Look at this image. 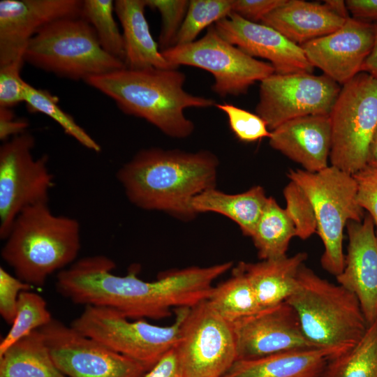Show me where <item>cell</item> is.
Here are the masks:
<instances>
[{"mask_svg": "<svg viewBox=\"0 0 377 377\" xmlns=\"http://www.w3.org/2000/svg\"><path fill=\"white\" fill-rule=\"evenodd\" d=\"M232 262L209 267H188L160 275L154 281L112 271L114 262L104 255L86 256L57 273L56 287L77 304L113 309L129 319L168 318L172 307L191 308L207 300L214 281L228 271Z\"/></svg>", "mask_w": 377, "mask_h": 377, "instance_id": "1", "label": "cell"}, {"mask_svg": "<svg viewBox=\"0 0 377 377\" xmlns=\"http://www.w3.org/2000/svg\"><path fill=\"white\" fill-rule=\"evenodd\" d=\"M218 166L216 156L207 150L152 147L138 151L119 170L117 177L138 207L188 220L196 215L192 199L215 188Z\"/></svg>", "mask_w": 377, "mask_h": 377, "instance_id": "2", "label": "cell"}, {"mask_svg": "<svg viewBox=\"0 0 377 377\" xmlns=\"http://www.w3.org/2000/svg\"><path fill=\"white\" fill-rule=\"evenodd\" d=\"M185 81V74L177 68H124L84 82L111 98L124 113L146 120L169 137L185 138L195 126L184 110L216 104L212 98L186 91Z\"/></svg>", "mask_w": 377, "mask_h": 377, "instance_id": "3", "label": "cell"}, {"mask_svg": "<svg viewBox=\"0 0 377 377\" xmlns=\"http://www.w3.org/2000/svg\"><path fill=\"white\" fill-rule=\"evenodd\" d=\"M4 240L1 256L15 276L41 287L53 273L76 261L80 226L75 219L57 215L42 203L24 209Z\"/></svg>", "mask_w": 377, "mask_h": 377, "instance_id": "4", "label": "cell"}, {"mask_svg": "<svg viewBox=\"0 0 377 377\" xmlns=\"http://www.w3.org/2000/svg\"><path fill=\"white\" fill-rule=\"evenodd\" d=\"M296 311L306 339L331 358L353 347L368 323L357 297L342 286L317 275L303 264L297 286L286 301Z\"/></svg>", "mask_w": 377, "mask_h": 377, "instance_id": "5", "label": "cell"}, {"mask_svg": "<svg viewBox=\"0 0 377 377\" xmlns=\"http://www.w3.org/2000/svg\"><path fill=\"white\" fill-rule=\"evenodd\" d=\"M24 62L73 80L125 68L123 61L107 53L94 30L82 17L58 20L42 29L29 42Z\"/></svg>", "mask_w": 377, "mask_h": 377, "instance_id": "6", "label": "cell"}, {"mask_svg": "<svg viewBox=\"0 0 377 377\" xmlns=\"http://www.w3.org/2000/svg\"><path fill=\"white\" fill-rule=\"evenodd\" d=\"M287 175L303 189L312 203L316 232L324 246L320 263L325 271L337 276L344 267V228L350 221H362L365 216L357 200L353 175L333 165L316 172L290 170Z\"/></svg>", "mask_w": 377, "mask_h": 377, "instance_id": "7", "label": "cell"}, {"mask_svg": "<svg viewBox=\"0 0 377 377\" xmlns=\"http://www.w3.org/2000/svg\"><path fill=\"white\" fill-rule=\"evenodd\" d=\"M189 309L178 308L171 325L159 326L145 319L131 321L111 308L87 305L71 326L139 362L148 371L175 347L182 323Z\"/></svg>", "mask_w": 377, "mask_h": 377, "instance_id": "8", "label": "cell"}, {"mask_svg": "<svg viewBox=\"0 0 377 377\" xmlns=\"http://www.w3.org/2000/svg\"><path fill=\"white\" fill-rule=\"evenodd\" d=\"M330 117L331 165L353 175L367 165L377 127V80L361 72L344 84Z\"/></svg>", "mask_w": 377, "mask_h": 377, "instance_id": "9", "label": "cell"}, {"mask_svg": "<svg viewBox=\"0 0 377 377\" xmlns=\"http://www.w3.org/2000/svg\"><path fill=\"white\" fill-rule=\"evenodd\" d=\"M161 52L175 67L189 66L210 73L214 77L212 89L221 97L244 94L256 81L275 73L269 62L253 58L226 40L214 25L201 38Z\"/></svg>", "mask_w": 377, "mask_h": 377, "instance_id": "10", "label": "cell"}, {"mask_svg": "<svg viewBox=\"0 0 377 377\" xmlns=\"http://www.w3.org/2000/svg\"><path fill=\"white\" fill-rule=\"evenodd\" d=\"M35 139L29 132L11 138L0 147V237L5 239L25 209L48 203L54 177L48 156L34 158Z\"/></svg>", "mask_w": 377, "mask_h": 377, "instance_id": "11", "label": "cell"}, {"mask_svg": "<svg viewBox=\"0 0 377 377\" xmlns=\"http://www.w3.org/2000/svg\"><path fill=\"white\" fill-rule=\"evenodd\" d=\"M175 350L183 377H223L237 360L233 325L204 300L189 309Z\"/></svg>", "mask_w": 377, "mask_h": 377, "instance_id": "12", "label": "cell"}, {"mask_svg": "<svg viewBox=\"0 0 377 377\" xmlns=\"http://www.w3.org/2000/svg\"><path fill=\"white\" fill-rule=\"evenodd\" d=\"M341 88L325 74L274 73L260 82L256 112L272 131L297 117L330 114Z\"/></svg>", "mask_w": 377, "mask_h": 377, "instance_id": "13", "label": "cell"}, {"mask_svg": "<svg viewBox=\"0 0 377 377\" xmlns=\"http://www.w3.org/2000/svg\"><path fill=\"white\" fill-rule=\"evenodd\" d=\"M58 369L68 377H145L139 362L53 318L39 329Z\"/></svg>", "mask_w": 377, "mask_h": 377, "instance_id": "14", "label": "cell"}, {"mask_svg": "<svg viewBox=\"0 0 377 377\" xmlns=\"http://www.w3.org/2000/svg\"><path fill=\"white\" fill-rule=\"evenodd\" d=\"M237 360H250L293 350L314 348L287 302L265 308L232 323Z\"/></svg>", "mask_w": 377, "mask_h": 377, "instance_id": "15", "label": "cell"}, {"mask_svg": "<svg viewBox=\"0 0 377 377\" xmlns=\"http://www.w3.org/2000/svg\"><path fill=\"white\" fill-rule=\"evenodd\" d=\"M374 40V23L350 17L334 32L300 46L314 68L343 85L361 73Z\"/></svg>", "mask_w": 377, "mask_h": 377, "instance_id": "16", "label": "cell"}, {"mask_svg": "<svg viewBox=\"0 0 377 377\" xmlns=\"http://www.w3.org/2000/svg\"><path fill=\"white\" fill-rule=\"evenodd\" d=\"M80 0H1L0 66L20 56L30 40L58 20L80 16Z\"/></svg>", "mask_w": 377, "mask_h": 377, "instance_id": "17", "label": "cell"}, {"mask_svg": "<svg viewBox=\"0 0 377 377\" xmlns=\"http://www.w3.org/2000/svg\"><path fill=\"white\" fill-rule=\"evenodd\" d=\"M219 34L248 55L269 61L275 73H312L314 67L301 46L274 28L232 13L214 24Z\"/></svg>", "mask_w": 377, "mask_h": 377, "instance_id": "18", "label": "cell"}, {"mask_svg": "<svg viewBox=\"0 0 377 377\" xmlns=\"http://www.w3.org/2000/svg\"><path fill=\"white\" fill-rule=\"evenodd\" d=\"M348 237L344 267L337 283L358 299L368 325L377 319V235L372 218L346 224Z\"/></svg>", "mask_w": 377, "mask_h": 377, "instance_id": "19", "label": "cell"}, {"mask_svg": "<svg viewBox=\"0 0 377 377\" xmlns=\"http://www.w3.org/2000/svg\"><path fill=\"white\" fill-rule=\"evenodd\" d=\"M269 145L309 172L328 165L332 147L330 114H315L289 120L271 131Z\"/></svg>", "mask_w": 377, "mask_h": 377, "instance_id": "20", "label": "cell"}, {"mask_svg": "<svg viewBox=\"0 0 377 377\" xmlns=\"http://www.w3.org/2000/svg\"><path fill=\"white\" fill-rule=\"evenodd\" d=\"M346 20L325 3L286 0L267 14L261 23L274 28L300 46L334 32L343 25Z\"/></svg>", "mask_w": 377, "mask_h": 377, "instance_id": "21", "label": "cell"}, {"mask_svg": "<svg viewBox=\"0 0 377 377\" xmlns=\"http://www.w3.org/2000/svg\"><path fill=\"white\" fill-rule=\"evenodd\" d=\"M145 0H116L114 13L122 28L125 68H178L163 57L150 32L145 17Z\"/></svg>", "mask_w": 377, "mask_h": 377, "instance_id": "22", "label": "cell"}, {"mask_svg": "<svg viewBox=\"0 0 377 377\" xmlns=\"http://www.w3.org/2000/svg\"><path fill=\"white\" fill-rule=\"evenodd\" d=\"M331 358L326 350H293L237 360L223 377H320Z\"/></svg>", "mask_w": 377, "mask_h": 377, "instance_id": "23", "label": "cell"}, {"mask_svg": "<svg viewBox=\"0 0 377 377\" xmlns=\"http://www.w3.org/2000/svg\"><path fill=\"white\" fill-rule=\"evenodd\" d=\"M307 253L262 260L252 263L240 262L239 266L250 281L262 309L286 302L297 286V275L307 259Z\"/></svg>", "mask_w": 377, "mask_h": 377, "instance_id": "24", "label": "cell"}, {"mask_svg": "<svg viewBox=\"0 0 377 377\" xmlns=\"http://www.w3.org/2000/svg\"><path fill=\"white\" fill-rule=\"evenodd\" d=\"M267 198L260 186L237 194H227L212 188L195 196L191 206L196 214L212 212L229 218L239 226L244 235L251 237Z\"/></svg>", "mask_w": 377, "mask_h": 377, "instance_id": "25", "label": "cell"}, {"mask_svg": "<svg viewBox=\"0 0 377 377\" xmlns=\"http://www.w3.org/2000/svg\"><path fill=\"white\" fill-rule=\"evenodd\" d=\"M0 377H68L57 367L41 331L36 330L0 356Z\"/></svg>", "mask_w": 377, "mask_h": 377, "instance_id": "26", "label": "cell"}, {"mask_svg": "<svg viewBox=\"0 0 377 377\" xmlns=\"http://www.w3.org/2000/svg\"><path fill=\"white\" fill-rule=\"evenodd\" d=\"M296 237L295 226L285 209L268 197L263 213L250 237L261 260L286 256L290 240Z\"/></svg>", "mask_w": 377, "mask_h": 377, "instance_id": "27", "label": "cell"}, {"mask_svg": "<svg viewBox=\"0 0 377 377\" xmlns=\"http://www.w3.org/2000/svg\"><path fill=\"white\" fill-rule=\"evenodd\" d=\"M207 301L232 323L263 309L250 281L239 265L233 269L230 278L213 287Z\"/></svg>", "mask_w": 377, "mask_h": 377, "instance_id": "28", "label": "cell"}, {"mask_svg": "<svg viewBox=\"0 0 377 377\" xmlns=\"http://www.w3.org/2000/svg\"><path fill=\"white\" fill-rule=\"evenodd\" d=\"M320 377H377V319L353 347L327 361Z\"/></svg>", "mask_w": 377, "mask_h": 377, "instance_id": "29", "label": "cell"}, {"mask_svg": "<svg viewBox=\"0 0 377 377\" xmlns=\"http://www.w3.org/2000/svg\"><path fill=\"white\" fill-rule=\"evenodd\" d=\"M24 103L29 112L44 114L55 121L69 136L85 148L99 152V144L68 113L59 105V98L50 91L34 87L26 82Z\"/></svg>", "mask_w": 377, "mask_h": 377, "instance_id": "30", "label": "cell"}, {"mask_svg": "<svg viewBox=\"0 0 377 377\" xmlns=\"http://www.w3.org/2000/svg\"><path fill=\"white\" fill-rule=\"evenodd\" d=\"M52 319L42 296L30 290L21 292L14 321L0 343V356L14 343L31 332L45 326Z\"/></svg>", "mask_w": 377, "mask_h": 377, "instance_id": "31", "label": "cell"}, {"mask_svg": "<svg viewBox=\"0 0 377 377\" xmlns=\"http://www.w3.org/2000/svg\"><path fill=\"white\" fill-rule=\"evenodd\" d=\"M114 13L112 0L82 1L80 17L91 26L103 49L124 62L123 36Z\"/></svg>", "mask_w": 377, "mask_h": 377, "instance_id": "32", "label": "cell"}, {"mask_svg": "<svg viewBox=\"0 0 377 377\" xmlns=\"http://www.w3.org/2000/svg\"><path fill=\"white\" fill-rule=\"evenodd\" d=\"M232 2L233 0H190L175 45L196 40V37L203 29L232 13Z\"/></svg>", "mask_w": 377, "mask_h": 377, "instance_id": "33", "label": "cell"}, {"mask_svg": "<svg viewBox=\"0 0 377 377\" xmlns=\"http://www.w3.org/2000/svg\"><path fill=\"white\" fill-rule=\"evenodd\" d=\"M285 209L296 231V237L305 240L316 232L317 222L313 207L303 189L290 180L283 189Z\"/></svg>", "mask_w": 377, "mask_h": 377, "instance_id": "34", "label": "cell"}, {"mask_svg": "<svg viewBox=\"0 0 377 377\" xmlns=\"http://www.w3.org/2000/svg\"><path fill=\"white\" fill-rule=\"evenodd\" d=\"M147 7L161 15V27L158 45L161 52L175 45L177 34L189 6L187 0H145Z\"/></svg>", "mask_w": 377, "mask_h": 377, "instance_id": "35", "label": "cell"}, {"mask_svg": "<svg viewBox=\"0 0 377 377\" xmlns=\"http://www.w3.org/2000/svg\"><path fill=\"white\" fill-rule=\"evenodd\" d=\"M215 107L226 114L232 132L240 141L253 142L269 138L271 131L265 120L256 113L228 103H216Z\"/></svg>", "mask_w": 377, "mask_h": 377, "instance_id": "36", "label": "cell"}, {"mask_svg": "<svg viewBox=\"0 0 377 377\" xmlns=\"http://www.w3.org/2000/svg\"><path fill=\"white\" fill-rule=\"evenodd\" d=\"M24 63L20 56L0 66V108H11L24 102L26 82L20 75Z\"/></svg>", "mask_w": 377, "mask_h": 377, "instance_id": "37", "label": "cell"}, {"mask_svg": "<svg viewBox=\"0 0 377 377\" xmlns=\"http://www.w3.org/2000/svg\"><path fill=\"white\" fill-rule=\"evenodd\" d=\"M31 288L32 286L0 267V314L6 323L11 325L14 321L20 293Z\"/></svg>", "mask_w": 377, "mask_h": 377, "instance_id": "38", "label": "cell"}, {"mask_svg": "<svg viewBox=\"0 0 377 377\" xmlns=\"http://www.w3.org/2000/svg\"><path fill=\"white\" fill-rule=\"evenodd\" d=\"M353 175L357 185V202L377 228V168L367 165Z\"/></svg>", "mask_w": 377, "mask_h": 377, "instance_id": "39", "label": "cell"}, {"mask_svg": "<svg viewBox=\"0 0 377 377\" xmlns=\"http://www.w3.org/2000/svg\"><path fill=\"white\" fill-rule=\"evenodd\" d=\"M286 0H233L232 13L241 17L258 23Z\"/></svg>", "mask_w": 377, "mask_h": 377, "instance_id": "40", "label": "cell"}, {"mask_svg": "<svg viewBox=\"0 0 377 377\" xmlns=\"http://www.w3.org/2000/svg\"><path fill=\"white\" fill-rule=\"evenodd\" d=\"M29 122L16 118L11 108H0V139L5 142L13 137L27 132Z\"/></svg>", "mask_w": 377, "mask_h": 377, "instance_id": "41", "label": "cell"}, {"mask_svg": "<svg viewBox=\"0 0 377 377\" xmlns=\"http://www.w3.org/2000/svg\"><path fill=\"white\" fill-rule=\"evenodd\" d=\"M145 377H183L175 348L148 370Z\"/></svg>", "mask_w": 377, "mask_h": 377, "instance_id": "42", "label": "cell"}, {"mask_svg": "<svg viewBox=\"0 0 377 377\" xmlns=\"http://www.w3.org/2000/svg\"><path fill=\"white\" fill-rule=\"evenodd\" d=\"M346 4L353 17L377 22V0H347Z\"/></svg>", "mask_w": 377, "mask_h": 377, "instance_id": "43", "label": "cell"}, {"mask_svg": "<svg viewBox=\"0 0 377 377\" xmlns=\"http://www.w3.org/2000/svg\"><path fill=\"white\" fill-rule=\"evenodd\" d=\"M375 40L373 49L364 62L361 72L367 73L377 80V22H374Z\"/></svg>", "mask_w": 377, "mask_h": 377, "instance_id": "44", "label": "cell"}, {"mask_svg": "<svg viewBox=\"0 0 377 377\" xmlns=\"http://www.w3.org/2000/svg\"><path fill=\"white\" fill-rule=\"evenodd\" d=\"M324 3L327 4L334 13L343 18L348 19L350 17L346 4V1L327 0L324 1Z\"/></svg>", "mask_w": 377, "mask_h": 377, "instance_id": "45", "label": "cell"}, {"mask_svg": "<svg viewBox=\"0 0 377 377\" xmlns=\"http://www.w3.org/2000/svg\"><path fill=\"white\" fill-rule=\"evenodd\" d=\"M367 165L377 168V127L369 145L367 156Z\"/></svg>", "mask_w": 377, "mask_h": 377, "instance_id": "46", "label": "cell"}]
</instances>
